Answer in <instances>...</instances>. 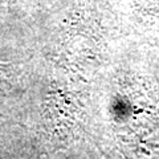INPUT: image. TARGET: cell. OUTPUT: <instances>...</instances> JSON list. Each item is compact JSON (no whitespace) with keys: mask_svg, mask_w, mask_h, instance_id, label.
Here are the masks:
<instances>
[{"mask_svg":"<svg viewBox=\"0 0 159 159\" xmlns=\"http://www.w3.org/2000/svg\"><path fill=\"white\" fill-rule=\"evenodd\" d=\"M7 66H8V64H2V62H0V77H2L3 74H4V72H6Z\"/></svg>","mask_w":159,"mask_h":159,"instance_id":"1","label":"cell"}]
</instances>
